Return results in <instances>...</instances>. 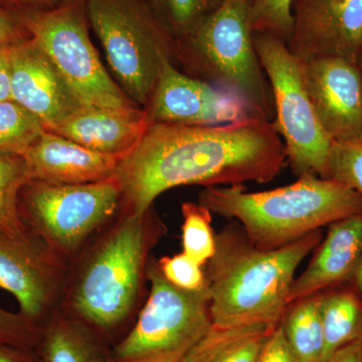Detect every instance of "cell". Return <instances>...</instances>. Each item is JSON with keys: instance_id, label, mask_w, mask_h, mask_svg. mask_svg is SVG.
<instances>
[{"instance_id": "1", "label": "cell", "mask_w": 362, "mask_h": 362, "mask_svg": "<svg viewBox=\"0 0 362 362\" xmlns=\"http://www.w3.org/2000/svg\"><path fill=\"white\" fill-rule=\"evenodd\" d=\"M287 163L282 138L261 117L216 126L150 122L117 168L120 213L145 214L159 195L183 185L269 182Z\"/></svg>"}, {"instance_id": "2", "label": "cell", "mask_w": 362, "mask_h": 362, "mask_svg": "<svg viewBox=\"0 0 362 362\" xmlns=\"http://www.w3.org/2000/svg\"><path fill=\"white\" fill-rule=\"evenodd\" d=\"M322 239L318 230L279 249L262 250L233 223L216 233V252L204 266L213 325L280 323L298 267Z\"/></svg>"}, {"instance_id": "3", "label": "cell", "mask_w": 362, "mask_h": 362, "mask_svg": "<svg viewBox=\"0 0 362 362\" xmlns=\"http://www.w3.org/2000/svg\"><path fill=\"white\" fill-rule=\"evenodd\" d=\"M69 276L66 313L108 341L134 310L146 275L150 251L165 226L152 211L119 214Z\"/></svg>"}, {"instance_id": "4", "label": "cell", "mask_w": 362, "mask_h": 362, "mask_svg": "<svg viewBox=\"0 0 362 362\" xmlns=\"http://www.w3.org/2000/svg\"><path fill=\"white\" fill-rule=\"evenodd\" d=\"M199 204L232 218L252 245L276 250L338 221L362 214V197L330 178L300 176L286 187L249 192L244 185L207 187Z\"/></svg>"}, {"instance_id": "5", "label": "cell", "mask_w": 362, "mask_h": 362, "mask_svg": "<svg viewBox=\"0 0 362 362\" xmlns=\"http://www.w3.org/2000/svg\"><path fill=\"white\" fill-rule=\"evenodd\" d=\"M175 62L189 77L232 90L273 122V94L255 49L247 0H221L192 32L175 40Z\"/></svg>"}, {"instance_id": "6", "label": "cell", "mask_w": 362, "mask_h": 362, "mask_svg": "<svg viewBox=\"0 0 362 362\" xmlns=\"http://www.w3.org/2000/svg\"><path fill=\"white\" fill-rule=\"evenodd\" d=\"M85 7L117 84L146 108L163 64L173 62L175 40L146 0H85Z\"/></svg>"}, {"instance_id": "7", "label": "cell", "mask_w": 362, "mask_h": 362, "mask_svg": "<svg viewBox=\"0 0 362 362\" xmlns=\"http://www.w3.org/2000/svg\"><path fill=\"white\" fill-rule=\"evenodd\" d=\"M149 297L129 332L111 349L116 362H181L213 327L207 287L187 291L169 283L150 259Z\"/></svg>"}, {"instance_id": "8", "label": "cell", "mask_w": 362, "mask_h": 362, "mask_svg": "<svg viewBox=\"0 0 362 362\" xmlns=\"http://www.w3.org/2000/svg\"><path fill=\"white\" fill-rule=\"evenodd\" d=\"M13 11L84 106L139 107L117 84L100 59L90 40L85 0L52 8Z\"/></svg>"}, {"instance_id": "9", "label": "cell", "mask_w": 362, "mask_h": 362, "mask_svg": "<svg viewBox=\"0 0 362 362\" xmlns=\"http://www.w3.org/2000/svg\"><path fill=\"white\" fill-rule=\"evenodd\" d=\"M254 44L273 94L274 126L283 138L293 173L298 177L314 175L327 178L333 141L312 105L301 62L275 35L254 33Z\"/></svg>"}, {"instance_id": "10", "label": "cell", "mask_w": 362, "mask_h": 362, "mask_svg": "<svg viewBox=\"0 0 362 362\" xmlns=\"http://www.w3.org/2000/svg\"><path fill=\"white\" fill-rule=\"evenodd\" d=\"M25 225L65 259L120 214L121 189L116 176L84 185L30 181L21 190Z\"/></svg>"}, {"instance_id": "11", "label": "cell", "mask_w": 362, "mask_h": 362, "mask_svg": "<svg viewBox=\"0 0 362 362\" xmlns=\"http://www.w3.org/2000/svg\"><path fill=\"white\" fill-rule=\"evenodd\" d=\"M66 262L33 232H0V287L13 295L21 315L40 327L66 292Z\"/></svg>"}, {"instance_id": "12", "label": "cell", "mask_w": 362, "mask_h": 362, "mask_svg": "<svg viewBox=\"0 0 362 362\" xmlns=\"http://www.w3.org/2000/svg\"><path fill=\"white\" fill-rule=\"evenodd\" d=\"M145 110L151 123L190 126L223 125L259 117L239 95L189 77L173 61L163 64Z\"/></svg>"}, {"instance_id": "13", "label": "cell", "mask_w": 362, "mask_h": 362, "mask_svg": "<svg viewBox=\"0 0 362 362\" xmlns=\"http://www.w3.org/2000/svg\"><path fill=\"white\" fill-rule=\"evenodd\" d=\"M288 42L301 63L341 57L358 64L362 56V0H295Z\"/></svg>"}, {"instance_id": "14", "label": "cell", "mask_w": 362, "mask_h": 362, "mask_svg": "<svg viewBox=\"0 0 362 362\" xmlns=\"http://www.w3.org/2000/svg\"><path fill=\"white\" fill-rule=\"evenodd\" d=\"M302 64L305 84L319 122L333 142L362 137V71L341 57Z\"/></svg>"}, {"instance_id": "15", "label": "cell", "mask_w": 362, "mask_h": 362, "mask_svg": "<svg viewBox=\"0 0 362 362\" xmlns=\"http://www.w3.org/2000/svg\"><path fill=\"white\" fill-rule=\"evenodd\" d=\"M11 100L32 112L49 131L84 106L30 37L16 42L11 49Z\"/></svg>"}, {"instance_id": "16", "label": "cell", "mask_w": 362, "mask_h": 362, "mask_svg": "<svg viewBox=\"0 0 362 362\" xmlns=\"http://www.w3.org/2000/svg\"><path fill=\"white\" fill-rule=\"evenodd\" d=\"M30 181L49 185H84L115 176L122 156L86 148L45 130L23 156Z\"/></svg>"}, {"instance_id": "17", "label": "cell", "mask_w": 362, "mask_h": 362, "mask_svg": "<svg viewBox=\"0 0 362 362\" xmlns=\"http://www.w3.org/2000/svg\"><path fill=\"white\" fill-rule=\"evenodd\" d=\"M149 124L148 114L141 107L82 106L52 132L93 151L124 156L140 141Z\"/></svg>"}, {"instance_id": "18", "label": "cell", "mask_w": 362, "mask_h": 362, "mask_svg": "<svg viewBox=\"0 0 362 362\" xmlns=\"http://www.w3.org/2000/svg\"><path fill=\"white\" fill-rule=\"evenodd\" d=\"M362 257V214L329 226L308 267L290 290L289 305L350 282Z\"/></svg>"}, {"instance_id": "19", "label": "cell", "mask_w": 362, "mask_h": 362, "mask_svg": "<svg viewBox=\"0 0 362 362\" xmlns=\"http://www.w3.org/2000/svg\"><path fill=\"white\" fill-rule=\"evenodd\" d=\"M40 362H110L107 340L76 317L54 313L42 325Z\"/></svg>"}, {"instance_id": "20", "label": "cell", "mask_w": 362, "mask_h": 362, "mask_svg": "<svg viewBox=\"0 0 362 362\" xmlns=\"http://www.w3.org/2000/svg\"><path fill=\"white\" fill-rule=\"evenodd\" d=\"M275 326V325H274ZM274 326H214L181 362H256Z\"/></svg>"}, {"instance_id": "21", "label": "cell", "mask_w": 362, "mask_h": 362, "mask_svg": "<svg viewBox=\"0 0 362 362\" xmlns=\"http://www.w3.org/2000/svg\"><path fill=\"white\" fill-rule=\"evenodd\" d=\"M324 361L362 338V299L352 290L321 293Z\"/></svg>"}, {"instance_id": "22", "label": "cell", "mask_w": 362, "mask_h": 362, "mask_svg": "<svg viewBox=\"0 0 362 362\" xmlns=\"http://www.w3.org/2000/svg\"><path fill=\"white\" fill-rule=\"evenodd\" d=\"M283 317L286 340L297 362H323L324 332L321 293L290 304Z\"/></svg>"}, {"instance_id": "23", "label": "cell", "mask_w": 362, "mask_h": 362, "mask_svg": "<svg viewBox=\"0 0 362 362\" xmlns=\"http://www.w3.org/2000/svg\"><path fill=\"white\" fill-rule=\"evenodd\" d=\"M23 157H0V232L25 235L32 232L21 211V194L30 182Z\"/></svg>"}, {"instance_id": "24", "label": "cell", "mask_w": 362, "mask_h": 362, "mask_svg": "<svg viewBox=\"0 0 362 362\" xmlns=\"http://www.w3.org/2000/svg\"><path fill=\"white\" fill-rule=\"evenodd\" d=\"M47 130L44 123L20 104L0 102V157H21Z\"/></svg>"}, {"instance_id": "25", "label": "cell", "mask_w": 362, "mask_h": 362, "mask_svg": "<svg viewBox=\"0 0 362 362\" xmlns=\"http://www.w3.org/2000/svg\"><path fill=\"white\" fill-rule=\"evenodd\" d=\"M157 21L176 40L185 37L220 4L221 0H146Z\"/></svg>"}, {"instance_id": "26", "label": "cell", "mask_w": 362, "mask_h": 362, "mask_svg": "<svg viewBox=\"0 0 362 362\" xmlns=\"http://www.w3.org/2000/svg\"><path fill=\"white\" fill-rule=\"evenodd\" d=\"M182 252L204 267L216 252L211 213L199 202H183Z\"/></svg>"}, {"instance_id": "27", "label": "cell", "mask_w": 362, "mask_h": 362, "mask_svg": "<svg viewBox=\"0 0 362 362\" xmlns=\"http://www.w3.org/2000/svg\"><path fill=\"white\" fill-rule=\"evenodd\" d=\"M254 33L275 35L288 44L291 37L295 0H247Z\"/></svg>"}, {"instance_id": "28", "label": "cell", "mask_w": 362, "mask_h": 362, "mask_svg": "<svg viewBox=\"0 0 362 362\" xmlns=\"http://www.w3.org/2000/svg\"><path fill=\"white\" fill-rule=\"evenodd\" d=\"M327 178L346 185L362 197V137L332 143Z\"/></svg>"}, {"instance_id": "29", "label": "cell", "mask_w": 362, "mask_h": 362, "mask_svg": "<svg viewBox=\"0 0 362 362\" xmlns=\"http://www.w3.org/2000/svg\"><path fill=\"white\" fill-rule=\"evenodd\" d=\"M157 263L163 277L180 289L199 291L206 287L204 267L190 259L185 252L173 257H163Z\"/></svg>"}, {"instance_id": "30", "label": "cell", "mask_w": 362, "mask_h": 362, "mask_svg": "<svg viewBox=\"0 0 362 362\" xmlns=\"http://www.w3.org/2000/svg\"><path fill=\"white\" fill-rule=\"evenodd\" d=\"M40 337V326L30 322L21 313H13L0 307V342L21 349L37 350Z\"/></svg>"}, {"instance_id": "31", "label": "cell", "mask_w": 362, "mask_h": 362, "mask_svg": "<svg viewBox=\"0 0 362 362\" xmlns=\"http://www.w3.org/2000/svg\"><path fill=\"white\" fill-rule=\"evenodd\" d=\"M256 362H297L286 340L282 323L272 328Z\"/></svg>"}, {"instance_id": "32", "label": "cell", "mask_w": 362, "mask_h": 362, "mask_svg": "<svg viewBox=\"0 0 362 362\" xmlns=\"http://www.w3.org/2000/svg\"><path fill=\"white\" fill-rule=\"evenodd\" d=\"M28 32L16 13L0 6V45H13L28 39Z\"/></svg>"}, {"instance_id": "33", "label": "cell", "mask_w": 362, "mask_h": 362, "mask_svg": "<svg viewBox=\"0 0 362 362\" xmlns=\"http://www.w3.org/2000/svg\"><path fill=\"white\" fill-rule=\"evenodd\" d=\"M13 45H0V102L11 100V49Z\"/></svg>"}, {"instance_id": "34", "label": "cell", "mask_w": 362, "mask_h": 362, "mask_svg": "<svg viewBox=\"0 0 362 362\" xmlns=\"http://www.w3.org/2000/svg\"><path fill=\"white\" fill-rule=\"evenodd\" d=\"M84 0H0V6L13 9H47Z\"/></svg>"}, {"instance_id": "35", "label": "cell", "mask_w": 362, "mask_h": 362, "mask_svg": "<svg viewBox=\"0 0 362 362\" xmlns=\"http://www.w3.org/2000/svg\"><path fill=\"white\" fill-rule=\"evenodd\" d=\"M0 362H40V358L37 350L0 342Z\"/></svg>"}, {"instance_id": "36", "label": "cell", "mask_w": 362, "mask_h": 362, "mask_svg": "<svg viewBox=\"0 0 362 362\" xmlns=\"http://www.w3.org/2000/svg\"><path fill=\"white\" fill-rule=\"evenodd\" d=\"M325 362H362V338L337 350Z\"/></svg>"}, {"instance_id": "37", "label": "cell", "mask_w": 362, "mask_h": 362, "mask_svg": "<svg viewBox=\"0 0 362 362\" xmlns=\"http://www.w3.org/2000/svg\"><path fill=\"white\" fill-rule=\"evenodd\" d=\"M354 284V290L358 296L362 299V257L361 261H359L358 266L356 267V270L354 272V276H352L351 280Z\"/></svg>"}, {"instance_id": "38", "label": "cell", "mask_w": 362, "mask_h": 362, "mask_svg": "<svg viewBox=\"0 0 362 362\" xmlns=\"http://www.w3.org/2000/svg\"><path fill=\"white\" fill-rule=\"evenodd\" d=\"M358 66H359V68H361V70L362 71V56H361V58L359 59V61H358Z\"/></svg>"}, {"instance_id": "39", "label": "cell", "mask_w": 362, "mask_h": 362, "mask_svg": "<svg viewBox=\"0 0 362 362\" xmlns=\"http://www.w3.org/2000/svg\"><path fill=\"white\" fill-rule=\"evenodd\" d=\"M110 362H116V361H114L113 359H111V361Z\"/></svg>"}]
</instances>
